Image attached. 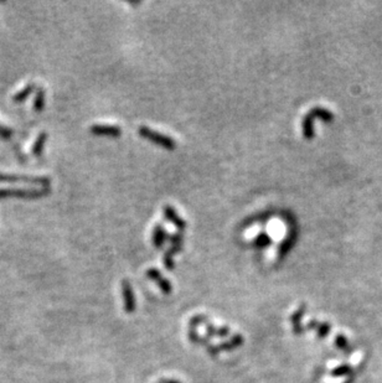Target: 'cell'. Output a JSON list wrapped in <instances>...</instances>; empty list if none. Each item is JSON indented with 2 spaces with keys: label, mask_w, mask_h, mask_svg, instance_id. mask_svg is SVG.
<instances>
[{
  "label": "cell",
  "mask_w": 382,
  "mask_h": 383,
  "mask_svg": "<svg viewBox=\"0 0 382 383\" xmlns=\"http://www.w3.org/2000/svg\"><path fill=\"white\" fill-rule=\"evenodd\" d=\"M51 189H0V200L4 198H23V200H37L50 195Z\"/></svg>",
  "instance_id": "6da1fadb"
},
{
  "label": "cell",
  "mask_w": 382,
  "mask_h": 383,
  "mask_svg": "<svg viewBox=\"0 0 382 383\" xmlns=\"http://www.w3.org/2000/svg\"><path fill=\"white\" fill-rule=\"evenodd\" d=\"M138 134L140 137H143L144 139L149 140V142L154 143L157 145H160V147L165 148L167 150H175L176 148V143L174 139L165 136V134L159 133V131L153 130L151 128L145 127V125H140L138 128Z\"/></svg>",
  "instance_id": "7a4b0ae2"
},
{
  "label": "cell",
  "mask_w": 382,
  "mask_h": 383,
  "mask_svg": "<svg viewBox=\"0 0 382 383\" xmlns=\"http://www.w3.org/2000/svg\"><path fill=\"white\" fill-rule=\"evenodd\" d=\"M0 183H25L39 185L43 188H50L51 179L49 176H31V175L17 174H0Z\"/></svg>",
  "instance_id": "3957f363"
},
{
  "label": "cell",
  "mask_w": 382,
  "mask_h": 383,
  "mask_svg": "<svg viewBox=\"0 0 382 383\" xmlns=\"http://www.w3.org/2000/svg\"><path fill=\"white\" fill-rule=\"evenodd\" d=\"M90 131L95 136H108V137H119L122 134V129L118 125L110 124H96L90 128Z\"/></svg>",
  "instance_id": "277c9868"
},
{
  "label": "cell",
  "mask_w": 382,
  "mask_h": 383,
  "mask_svg": "<svg viewBox=\"0 0 382 383\" xmlns=\"http://www.w3.org/2000/svg\"><path fill=\"white\" fill-rule=\"evenodd\" d=\"M164 215H165L166 220L169 222H172V223H174V226L178 230L184 231L185 229H186V222H185L183 218L178 215V212L175 211V209L173 206H170V205H165V206H164Z\"/></svg>",
  "instance_id": "5b68a950"
},
{
  "label": "cell",
  "mask_w": 382,
  "mask_h": 383,
  "mask_svg": "<svg viewBox=\"0 0 382 383\" xmlns=\"http://www.w3.org/2000/svg\"><path fill=\"white\" fill-rule=\"evenodd\" d=\"M48 142V133L43 131L37 136L36 140L34 142L31 147V154L34 155L35 157H40L41 155L44 154V149H45V144Z\"/></svg>",
  "instance_id": "8992f818"
},
{
  "label": "cell",
  "mask_w": 382,
  "mask_h": 383,
  "mask_svg": "<svg viewBox=\"0 0 382 383\" xmlns=\"http://www.w3.org/2000/svg\"><path fill=\"white\" fill-rule=\"evenodd\" d=\"M36 88H37L36 83H34V82H30V83L26 84L24 88H22L19 91V92H16L15 95H14L13 101L15 102V103H22V102L26 101L29 96H31L32 92H34V91H36Z\"/></svg>",
  "instance_id": "52a82bcc"
},
{
  "label": "cell",
  "mask_w": 382,
  "mask_h": 383,
  "mask_svg": "<svg viewBox=\"0 0 382 383\" xmlns=\"http://www.w3.org/2000/svg\"><path fill=\"white\" fill-rule=\"evenodd\" d=\"M303 136H304L305 139L310 140L314 138V117L310 115L309 112L307 113L303 119Z\"/></svg>",
  "instance_id": "ba28073f"
},
{
  "label": "cell",
  "mask_w": 382,
  "mask_h": 383,
  "mask_svg": "<svg viewBox=\"0 0 382 383\" xmlns=\"http://www.w3.org/2000/svg\"><path fill=\"white\" fill-rule=\"evenodd\" d=\"M309 113L314 117V119H320V121L325 123H331L334 121V115L330 110L325 109L323 107H314L313 109L309 110Z\"/></svg>",
  "instance_id": "9c48e42d"
},
{
  "label": "cell",
  "mask_w": 382,
  "mask_h": 383,
  "mask_svg": "<svg viewBox=\"0 0 382 383\" xmlns=\"http://www.w3.org/2000/svg\"><path fill=\"white\" fill-rule=\"evenodd\" d=\"M45 89L41 88H36L35 91V97H34V102H32V108H34L35 112H41V110L45 108Z\"/></svg>",
  "instance_id": "30bf717a"
},
{
  "label": "cell",
  "mask_w": 382,
  "mask_h": 383,
  "mask_svg": "<svg viewBox=\"0 0 382 383\" xmlns=\"http://www.w3.org/2000/svg\"><path fill=\"white\" fill-rule=\"evenodd\" d=\"M166 238V232L164 230V227L161 224H158L155 226L154 229V233H153V242H154L155 247H161L165 242Z\"/></svg>",
  "instance_id": "8fae6325"
},
{
  "label": "cell",
  "mask_w": 382,
  "mask_h": 383,
  "mask_svg": "<svg viewBox=\"0 0 382 383\" xmlns=\"http://www.w3.org/2000/svg\"><path fill=\"white\" fill-rule=\"evenodd\" d=\"M295 238H296V232L295 231H293L292 233H289V235L287 236V238L284 239L283 243H282L281 247H279V256H284V254L290 250V247H292L293 243L295 242Z\"/></svg>",
  "instance_id": "7c38bea8"
},
{
  "label": "cell",
  "mask_w": 382,
  "mask_h": 383,
  "mask_svg": "<svg viewBox=\"0 0 382 383\" xmlns=\"http://www.w3.org/2000/svg\"><path fill=\"white\" fill-rule=\"evenodd\" d=\"M271 243H272V241L267 233H261V235H258L254 239V244L260 245V247H264V245H268Z\"/></svg>",
  "instance_id": "4fadbf2b"
},
{
  "label": "cell",
  "mask_w": 382,
  "mask_h": 383,
  "mask_svg": "<svg viewBox=\"0 0 382 383\" xmlns=\"http://www.w3.org/2000/svg\"><path fill=\"white\" fill-rule=\"evenodd\" d=\"M14 131L11 128L7 127V125H3L0 124V138L2 139H5V140H9L13 137Z\"/></svg>",
  "instance_id": "5bb4252c"
},
{
  "label": "cell",
  "mask_w": 382,
  "mask_h": 383,
  "mask_svg": "<svg viewBox=\"0 0 382 383\" xmlns=\"http://www.w3.org/2000/svg\"><path fill=\"white\" fill-rule=\"evenodd\" d=\"M336 344H337V346H339L342 350L345 351V352H350V351H351V347L349 346L348 340H346V339L344 337L343 335L337 336V337H336Z\"/></svg>",
  "instance_id": "9a60e30c"
},
{
  "label": "cell",
  "mask_w": 382,
  "mask_h": 383,
  "mask_svg": "<svg viewBox=\"0 0 382 383\" xmlns=\"http://www.w3.org/2000/svg\"><path fill=\"white\" fill-rule=\"evenodd\" d=\"M349 372H351V367H349V366H342V367H339V368H336V370H335L334 371V375H336V376H342V375H345V373H349Z\"/></svg>",
  "instance_id": "2e32d148"
}]
</instances>
